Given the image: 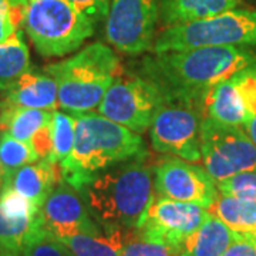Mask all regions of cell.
Listing matches in <instances>:
<instances>
[{
  "mask_svg": "<svg viewBox=\"0 0 256 256\" xmlns=\"http://www.w3.org/2000/svg\"><path fill=\"white\" fill-rule=\"evenodd\" d=\"M23 28L38 54L63 57L78 50L96 24L68 0H28Z\"/></svg>",
  "mask_w": 256,
  "mask_h": 256,
  "instance_id": "5",
  "label": "cell"
},
{
  "mask_svg": "<svg viewBox=\"0 0 256 256\" xmlns=\"http://www.w3.org/2000/svg\"><path fill=\"white\" fill-rule=\"evenodd\" d=\"M3 101L13 107L56 111L58 108L57 84L46 72L30 68L6 92Z\"/></svg>",
  "mask_w": 256,
  "mask_h": 256,
  "instance_id": "15",
  "label": "cell"
},
{
  "mask_svg": "<svg viewBox=\"0 0 256 256\" xmlns=\"http://www.w3.org/2000/svg\"><path fill=\"white\" fill-rule=\"evenodd\" d=\"M38 208L10 188L0 191V249L20 252L37 226Z\"/></svg>",
  "mask_w": 256,
  "mask_h": 256,
  "instance_id": "14",
  "label": "cell"
},
{
  "mask_svg": "<svg viewBox=\"0 0 256 256\" xmlns=\"http://www.w3.org/2000/svg\"><path fill=\"white\" fill-rule=\"evenodd\" d=\"M208 210L235 234L256 235V201L218 194Z\"/></svg>",
  "mask_w": 256,
  "mask_h": 256,
  "instance_id": "20",
  "label": "cell"
},
{
  "mask_svg": "<svg viewBox=\"0 0 256 256\" xmlns=\"http://www.w3.org/2000/svg\"><path fill=\"white\" fill-rule=\"evenodd\" d=\"M76 140L72 154L60 164L62 180L77 191L101 172L146 154L140 134L96 112L73 114Z\"/></svg>",
  "mask_w": 256,
  "mask_h": 256,
  "instance_id": "3",
  "label": "cell"
},
{
  "mask_svg": "<svg viewBox=\"0 0 256 256\" xmlns=\"http://www.w3.org/2000/svg\"><path fill=\"white\" fill-rule=\"evenodd\" d=\"M0 256H20V252H14V250H6V249H0Z\"/></svg>",
  "mask_w": 256,
  "mask_h": 256,
  "instance_id": "35",
  "label": "cell"
},
{
  "mask_svg": "<svg viewBox=\"0 0 256 256\" xmlns=\"http://www.w3.org/2000/svg\"><path fill=\"white\" fill-rule=\"evenodd\" d=\"M53 111L22 108L8 106L2 100L0 111V134H9L23 142H30L32 137L43 126L52 121Z\"/></svg>",
  "mask_w": 256,
  "mask_h": 256,
  "instance_id": "22",
  "label": "cell"
},
{
  "mask_svg": "<svg viewBox=\"0 0 256 256\" xmlns=\"http://www.w3.org/2000/svg\"><path fill=\"white\" fill-rule=\"evenodd\" d=\"M216 190L222 195L240 200L256 201V171H246L216 182Z\"/></svg>",
  "mask_w": 256,
  "mask_h": 256,
  "instance_id": "28",
  "label": "cell"
},
{
  "mask_svg": "<svg viewBox=\"0 0 256 256\" xmlns=\"http://www.w3.org/2000/svg\"><path fill=\"white\" fill-rule=\"evenodd\" d=\"M0 111H2V101H0Z\"/></svg>",
  "mask_w": 256,
  "mask_h": 256,
  "instance_id": "37",
  "label": "cell"
},
{
  "mask_svg": "<svg viewBox=\"0 0 256 256\" xmlns=\"http://www.w3.org/2000/svg\"><path fill=\"white\" fill-rule=\"evenodd\" d=\"M38 161V156L28 142L9 134H0V172L4 181L18 168Z\"/></svg>",
  "mask_w": 256,
  "mask_h": 256,
  "instance_id": "24",
  "label": "cell"
},
{
  "mask_svg": "<svg viewBox=\"0 0 256 256\" xmlns=\"http://www.w3.org/2000/svg\"><path fill=\"white\" fill-rule=\"evenodd\" d=\"M28 0H0V43L24 26Z\"/></svg>",
  "mask_w": 256,
  "mask_h": 256,
  "instance_id": "27",
  "label": "cell"
},
{
  "mask_svg": "<svg viewBox=\"0 0 256 256\" xmlns=\"http://www.w3.org/2000/svg\"><path fill=\"white\" fill-rule=\"evenodd\" d=\"M37 225L57 239L101 234V229L77 190L64 181L56 185L40 206Z\"/></svg>",
  "mask_w": 256,
  "mask_h": 256,
  "instance_id": "12",
  "label": "cell"
},
{
  "mask_svg": "<svg viewBox=\"0 0 256 256\" xmlns=\"http://www.w3.org/2000/svg\"><path fill=\"white\" fill-rule=\"evenodd\" d=\"M30 52L23 30L0 43V92H8L18 78L30 70Z\"/></svg>",
  "mask_w": 256,
  "mask_h": 256,
  "instance_id": "23",
  "label": "cell"
},
{
  "mask_svg": "<svg viewBox=\"0 0 256 256\" xmlns=\"http://www.w3.org/2000/svg\"><path fill=\"white\" fill-rule=\"evenodd\" d=\"M154 190L160 196L196 204L206 210L220 194L216 182L205 168L178 156H168L156 164L154 170Z\"/></svg>",
  "mask_w": 256,
  "mask_h": 256,
  "instance_id": "13",
  "label": "cell"
},
{
  "mask_svg": "<svg viewBox=\"0 0 256 256\" xmlns=\"http://www.w3.org/2000/svg\"><path fill=\"white\" fill-rule=\"evenodd\" d=\"M222 256H256V235H238Z\"/></svg>",
  "mask_w": 256,
  "mask_h": 256,
  "instance_id": "33",
  "label": "cell"
},
{
  "mask_svg": "<svg viewBox=\"0 0 256 256\" xmlns=\"http://www.w3.org/2000/svg\"><path fill=\"white\" fill-rule=\"evenodd\" d=\"M33 151L36 152L38 160H47L50 161L52 154H53V136H52V121L43 126L37 131L36 134L32 137L28 142Z\"/></svg>",
  "mask_w": 256,
  "mask_h": 256,
  "instance_id": "32",
  "label": "cell"
},
{
  "mask_svg": "<svg viewBox=\"0 0 256 256\" xmlns=\"http://www.w3.org/2000/svg\"><path fill=\"white\" fill-rule=\"evenodd\" d=\"M240 0H161V18L166 28L206 18L238 8Z\"/></svg>",
  "mask_w": 256,
  "mask_h": 256,
  "instance_id": "19",
  "label": "cell"
},
{
  "mask_svg": "<svg viewBox=\"0 0 256 256\" xmlns=\"http://www.w3.org/2000/svg\"><path fill=\"white\" fill-rule=\"evenodd\" d=\"M222 46H256V10L234 9L170 26L156 37L154 53Z\"/></svg>",
  "mask_w": 256,
  "mask_h": 256,
  "instance_id": "6",
  "label": "cell"
},
{
  "mask_svg": "<svg viewBox=\"0 0 256 256\" xmlns=\"http://www.w3.org/2000/svg\"><path fill=\"white\" fill-rule=\"evenodd\" d=\"M165 100V94L152 80L144 76H120L97 110L101 116L141 136L150 130Z\"/></svg>",
  "mask_w": 256,
  "mask_h": 256,
  "instance_id": "7",
  "label": "cell"
},
{
  "mask_svg": "<svg viewBox=\"0 0 256 256\" xmlns=\"http://www.w3.org/2000/svg\"><path fill=\"white\" fill-rule=\"evenodd\" d=\"M121 256H181L180 249L170 245H165L161 242L150 240V239L140 238L136 235L134 230H131V235L128 239L127 245Z\"/></svg>",
  "mask_w": 256,
  "mask_h": 256,
  "instance_id": "29",
  "label": "cell"
},
{
  "mask_svg": "<svg viewBox=\"0 0 256 256\" xmlns=\"http://www.w3.org/2000/svg\"><path fill=\"white\" fill-rule=\"evenodd\" d=\"M53 154L50 162L60 165L72 154L76 140V122L73 114L66 111H53L52 116Z\"/></svg>",
  "mask_w": 256,
  "mask_h": 256,
  "instance_id": "25",
  "label": "cell"
},
{
  "mask_svg": "<svg viewBox=\"0 0 256 256\" xmlns=\"http://www.w3.org/2000/svg\"><path fill=\"white\" fill-rule=\"evenodd\" d=\"M146 154L101 172L80 191L92 216L104 229H137L156 196Z\"/></svg>",
  "mask_w": 256,
  "mask_h": 256,
  "instance_id": "2",
  "label": "cell"
},
{
  "mask_svg": "<svg viewBox=\"0 0 256 256\" xmlns=\"http://www.w3.org/2000/svg\"><path fill=\"white\" fill-rule=\"evenodd\" d=\"M201 120L198 102L166 98L150 127L151 146L156 152L200 162Z\"/></svg>",
  "mask_w": 256,
  "mask_h": 256,
  "instance_id": "8",
  "label": "cell"
},
{
  "mask_svg": "<svg viewBox=\"0 0 256 256\" xmlns=\"http://www.w3.org/2000/svg\"><path fill=\"white\" fill-rule=\"evenodd\" d=\"M246 110L248 118L256 116V66L235 74L232 77Z\"/></svg>",
  "mask_w": 256,
  "mask_h": 256,
  "instance_id": "30",
  "label": "cell"
},
{
  "mask_svg": "<svg viewBox=\"0 0 256 256\" xmlns=\"http://www.w3.org/2000/svg\"><path fill=\"white\" fill-rule=\"evenodd\" d=\"M3 185H4V178H3V175L0 172V191H2V188H3Z\"/></svg>",
  "mask_w": 256,
  "mask_h": 256,
  "instance_id": "36",
  "label": "cell"
},
{
  "mask_svg": "<svg viewBox=\"0 0 256 256\" xmlns=\"http://www.w3.org/2000/svg\"><path fill=\"white\" fill-rule=\"evenodd\" d=\"M161 0H110L106 38L117 52L138 56L156 43Z\"/></svg>",
  "mask_w": 256,
  "mask_h": 256,
  "instance_id": "10",
  "label": "cell"
},
{
  "mask_svg": "<svg viewBox=\"0 0 256 256\" xmlns=\"http://www.w3.org/2000/svg\"><path fill=\"white\" fill-rule=\"evenodd\" d=\"M235 234L215 215L210 216L180 246L181 256H222L236 239Z\"/></svg>",
  "mask_w": 256,
  "mask_h": 256,
  "instance_id": "18",
  "label": "cell"
},
{
  "mask_svg": "<svg viewBox=\"0 0 256 256\" xmlns=\"http://www.w3.org/2000/svg\"><path fill=\"white\" fill-rule=\"evenodd\" d=\"M44 72L57 84L58 108L82 114L98 108L111 84L122 76V67L112 48L92 43L66 60L46 66Z\"/></svg>",
  "mask_w": 256,
  "mask_h": 256,
  "instance_id": "4",
  "label": "cell"
},
{
  "mask_svg": "<svg viewBox=\"0 0 256 256\" xmlns=\"http://www.w3.org/2000/svg\"><path fill=\"white\" fill-rule=\"evenodd\" d=\"M22 256H74L73 252L64 245L60 239L48 235L38 228L32 232L24 246L22 249Z\"/></svg>",
  "mask_w": 256,
  "mask_h": 256,
  "instance_id": "26",
  "label": "cell"
},
{
  "mask_svg": "<svg viewBox=\"0 0 256 256\" xmlns=\"http://www.w3.org/2000/svg\"><path fill=\"white\" fill-rule=\"evenodd\" d=\"M201 161L218 182L229 176L256 171V146L242 127L201 120Z\"/></svg>",
  "mask_w": 256,
  "mask_h": 256,
  "instance_id": "9",
  "label": "cell"
},
{
  "mask_svg": "<svg viewBox=\"0 0 256 256\" xmlns=\"http://www.w3.org/2000/svg\"><path fill=\"white\" fill-rule=\"evenodd\" d=\"M244 130H245V132L249 136V138L252 140V142L256 146V116L248 120L246 124L244 126Z\"/></svg>",
  "mask_w": 256,
  "mask_h": 256,
  "instance_id": "34",
  "label": "cell"
},
{
  "mask_svg": "<svg viewBox=\"0 0 256 256\" xmlns=\"http://www.w3.org/2000/svg\"><path fill=\"white\" fill-rule=\"evenodd\" d=\"M210 216V210L196 204L180 202L156 195L136 235L178 248Z\"/></svg>",
  "mask_w": 256,
  "mask_h": 256,
  "instance_id": "11",
  "label": "cell"
},
{
  "mask_svg": "<svg viewBox=\"0 0 256 256\" xmlns=\"http://www.w3.org/2000/svg\"><path fill=\"white\" fill-rule=\"evenodd\" d=\"M200 108L202 118H210L224 126L244 128L249 120L232 77L205 92L200 101Z\"/></svg>",
  "mask_w": 256,
  "mask_h": 256,
  "instance_id": "17",
  "label": "cell"
},
{
  "mask_svg": "<svg viewBox=\"0 0 256 256\" xmlns=\"http://www.w3.org/2000/svg\"><path fill=\"white\" fill-rule=\"evenodd\" d=\"M255 66V53L239 46L156 53L142 62L144 77L156 82L166 98L198 104L214 86Z\"/></svg>",
  "mask_w": 256,
  "mask_h": 256,
  "instance_id": "1",
  "label": "cell"
},
{
  "mask_svg": "<svg viewBox=\"0 0 256 256\" xmlns=\"http://www.w3.org/2000/svg\"><path fill=\"white\" fill-rule=\"evenodd\" d=\"M60 181H63L60 165L47 160H38L14 171L4 181L3 186L16 191L40 210L48 194Z\"/></svg>",
  "mask_w": 256,
  "mask_h": 256,
  "instance_id": "16",
  "label": "cell"
},
{
  "mask_svg": "<svg viewBox=\"0 0 256 256\" xmlns=\"http://www.w3.org/2000/svg\"><path fill=\"white\" fill-rule=\"evenodd\" d=\"M131 230L104 229L98 235H77L60 239L74 256H121Z\"/></svg>",
  "mask_w": 256,
  "mask_h": 256,
  "instance_id": "21",
  "label": "cell"
},
{
  "mask_svg": "<svg viewBox=\"0 0 256 256\" xmlns=\"http://www.w3.org/2000/svg\"><path fill=\"white\" fill-rule=\"evenodd\" d=\"M68 2L94 24L106 22L110 9V0H68Z\"/></svg>",
  "mask_w": 256,
  "mask_h": 256,
  "instance_id": "31",
  "label": "cell"
}]
</instances>
